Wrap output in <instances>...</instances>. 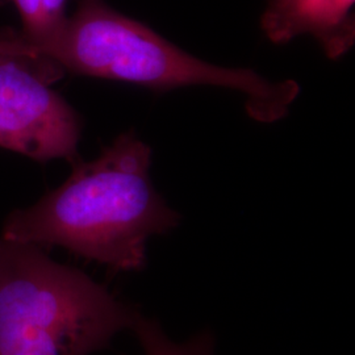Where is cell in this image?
Returning <instances> with one entry per match:
<instances>
[{
    "mask_svg": "<svg viewBox=\"0 0 355 355\" xmlns=\"http://www.w3.org/2000/svg\"><path fill=\"white\" fill-rule=\"evenodd\" d=\"M132 330L137 334L145 355H214V340L207 333L198 334L186 343H175L157 322L141 316Z\"/></svg>",
    "mask_w": 355,
    "mask_h": 355,
    "instance_id": "7",
    "label": "cell"
},
{
    "mask_svg": "<svg viewBox=\"0 0 355 355\" xmlns=\"http://www.w3.org/2000/svg\"><path fill=\"white\" fill-rule=\"evenodd\" d=\"M20 20V35L38 53L48 57V51L64 31L67 0H11Z\"/></svg>",
    "mask_w": 355,
    "mask_h": 355,
    "instance_id": "6",
    "label": "cell"
},
{
    "mask_svg": "<svg viewBox=\"0 0 355 355\" xmlns=\"http://www.w3.org/2000/svg\"><path fill=\"white\" fill-rule=\"evenodd\" d=\"M3 61H19L28 64L49 85L64 74L60 64L28 45L20 32L12 28L0 29V62Z\"/></svg>",
    "mask_w": 355,
    "mask_h": 355,
    "instance_id": "8",
    "label": "cell"
},
{
    "mask_svg": "<svg viewBox=\"0 0 355 355\" xmlns=\"http://www.w3.org/2000/svg\"><path fill=\"white\" fill-rule=\"evenodd\" d=\"M140 315L33 243L0 237V355H89Z\"/></svg>",
    "mask_w": 355,
    "mask_h": 355,
    "instance_id": "3",
    "label": "cell"
},
{
    "mask_svg": "<svg viewBox=\"0 0 355 355\" xmlns=\"http://www.w3.org/2000/svg\"><path fill=\"white\" fill-rule=\"evenodd\" d=\"M48 57L64 71L137 83L153 89L214 85L241 91L254 120L284 117L300 92L297 82H271L249 69L207 64L150 28L114 11L105 0H78Z\"/></svg>",
    "mask_w": 355,
    "mask_h": 355,
    "instance_id": "2",
    "label": "cell"
},
{
    "mask_svg": "<svg viewBox=\"0 0 355 355\" xmlns=\"http://www.w3.org/2000/svg\"><path fill=\"white\" fill-rule=\"evenodd\" d=\"M152 150L124 133L92 162L76 161L58 189L7 217L1 237L61 246L114 271L145 266L146 241L179 223L149 177Z\"/></svg>",
    "mask_w": 355,
    "mask_h": 355,
    "instance_id": "1",
    "label": "cell"
},
{
    "mask_svg": "<svg viewBox=\"0 0 355 355\" xmlns=\"http://www.w3.org/2000/svg\"><path fill=\"white\" fill-rule=\"evenodd\" d=\"M355 0H268L262 29L275 44L311 35L327 55L336 60L349 51L355 38Z\"/></svg>",
    "mask_w": 355,
    "mask_h": 355,
    "instance_id": "5",
    "label": "cell"
},
{
    "mask_svg": "<svg viewBox=\"0 0 355 355\" xmlns=\"http://www.w3.org/2000/svg\"><path fill=\"white\" fill-rule=\"evenodd\" d=\"M8 1H10V0H0V7H1V6H4V4H7Z\"/></svg>",
    "mask_w": 355,
    "mask_h": 355,
    "instance_id": "9",
    "label": "cell"
},
{
    "mask_svg": "<svg viewBox=\"0 0 355 355\" xmlns=\"http://www.w3.org/2000/svg\"><path fill=\"white\" fill-rule=\"evenodd\" d=\"M80 119L28 64L0 62V146L40 162L79 161Z\"/></svg>",
    "mask_w": 355,
    "mask_h": 355,
    "instance_id": "4",
    "label": "cell"
}]
</instances>
